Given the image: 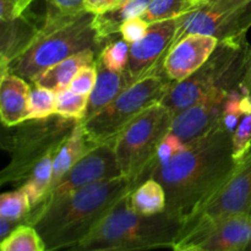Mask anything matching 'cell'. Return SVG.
I'll return each instance as SVG.
<instances>
[{
  "label": "cell",
  "mask_w": 251,
  "mask_h": 251,
  "mask_svg": "<svg viewBox=\"0 0 251 251\" xmlns=\"http://www.w3.org/2000/svg\"><path fill=\"white\" fill-rule=\"evenodd\" d=\"M174 85L163 66L135 81L113 102L95 115L81 120L88 141L92 145H114L117 137L139 117L157 103H162Z\"/></svg>",
  "instance_id": "obj_7"
},
{
  "label": "cell",
  "mask_w": 251,
  "mask_h": 251,
  "mask_svg": "<svg viewBox=\"0 0 251 251\" xmlns=\"http://www.w3.org/2000/svg\"><path fill=\"white\" fill-rule=\"evenodd\" d=\"M31 86L16 74L0 76V119L2 126H15L28 120Z\"/></svg>",
  "instance_id": "obj_16"
},
{
  "label": "cell",
  "mask_w": 251,
  "mask_h": 251,
  "mask_svg": "<svg viewBox=\"0 0 251 251\" xmlns=\"http://www.w3.org/2000/svg\"><path fill=\"white\" fill-rule=\"evenodd\" d=\"M93 17L86 10L64 14L47 7L42 26L26 49L10 61L9 73L31 82L39 73L74 54L87 49L100 54L104 44L93 27Z\"/></svg>",
  "instance_id": "obj_4"
},
{
  "label": "cell",
  "mask_w": 251,
  "mask_h": 251,
  "mask_svg": "<svg viewBox=\"0 0 251 251\" xmlns=\"http://www.w3.org/2000/svg\"><path fill=\"white\" fill-rule=\"evenodd\" d=\"M243 97V92L239 88L232 90L226 100L225 108L222 113V123L227 127L229 132H234L237 126L239 125L240 119L243 115L242 109H240V100Z\"/></svg>",
  "instance_id": "obj_31"
},
{
  "label": "cell",
  "mask_w": 251,
  "mask_h": 251,
  "mask_svg": "<svg viewBox=\"0 0 251 251\" xmlns=\"http://www.w3.org/2000/svg\"><path fill=\"white\" fill-rule=\"evenodd\" d=\"M90 96L74 92L70 88H65L56 92L55 114L64 118L82 120L85 118Z\"/></svg>",
  "instance_id": "obj_27"
},
{
  "label": "cell",
  "mask_w": 251,
  "mask_h": 251,
  "mask_svg": "<svg viewBox=\"0 0 251 251\" xmlns=\"http://www.w3.org/2000/svg\"><path fill=\"white\" fill-rule=\"evenodd\" d=\"M229 92L226 88L210 91L195 104L176 115L172 123V134L188 142L212 129L222 120L223 108Z\"/></svg>",
  "instance_id": "obj_14"
},
{
  "label": "cell",
  "mask_w": 251,
  "mask_h": 251,
  "mask_svg": "<svg viewBox=\"0 0 251 251\" xmlns=\"http://www.w3.org/2000/svg\"><path fill=\"white\" fill-rule=\"evenodd\" d=\"M96 82H97V65L95 63L82 66L70 82L69 88L74 92L90 96L95 88Z\"/></svg>",
  "instance_id": "obj_32"
},
{
  "label": "cell",
  "mask_w": 251,
  "mask_h": 251,
  "mask_svg": "<svg viewBox=\"0 0 251 251\" xmlns=\"http://www.w3.org/2000/svg\"><path fill=\"white\" fill-rule=\"evenodd\" d=\"M233 215L251 216V151L235 163L226 180L186 216L174 247L186 244L213 223Z\"/></svg>",
  "instance_id": "obj_9"
},
{
  "label": "cell",
  "mask_w": 251,
  "mask_h": 251,
  "mask_svg": "<svg viewBox=\"0 0 251 251\" xmlns=\"http://www.w3.org/2000/svg\"><path fill=\"white\" fill-rule=\"evenodd\" d=\"M239 90L242 91L244 95L251 96V49L249 51V55H248L244 76H243V80H242V83H240V86H239Z\"/></svg>",
  "instance_id": "obj_38"
},
{
  "label": "cell",
  "mask_w": 251,
  "mask_h": 251,
  "mask_svg": "<svg viewBox=\"0 0 251 251\" xmlns=\"http://www.w3.org/2000/svg\"><path fill=\"white\" fill-rule=\"evenodd\" d=\"M95 145L88 141L86 132L83 130L81 120L76 124L73 131L64 140L63 144L59 147L53 164V180H51L50 189L63 178L66 172L80 161ZM49 189V190H50Z\"/></svg>",
  "instance_id": "obj_21"
},
{
  "label": "cell",
  "mask_w": 251,
  "mask_h": 251,
  "mask_svg": "<svg viewBox=\"0 0 251 251\" xmlns=\"http://www.w3.org/2000/svg\"><path fill=\"white\" fill-rule=\"evenodd\" d=\"M178 29V19L150 24L146 34L130 44L127 73L134 81L163 66L168 49L173 44Z\"/></svg>",
  "instance_id": "obj_12"
},
{
  "label": "cell",
  "mask_w": 251,
  "mask_h": 251,
  "mask_svg": "<svg viewBox=\"0 0 251 251\" xmlns=\"http://www.w3.org/2000/svg\"><path fill=\"white\" fill-rule=\"evenodd\" d=\"M119 176L122 174L115 157L114 145H95L82 158H80L77 163L74 164L66 172L65 176L46 194L41 202L37 203L33 208L48 205L91 184Z\"/></svg>",
  "instance_id": "obj_11"
},
{
  "label": "cell",
  "mask_w": 251,
  "mask_h": 251,
  "mask_svg": "<svg viewBox=\"0 0 251 251\" xmlns=\"http://www.w3.org/2000/svg\"><path fill=\"white\" fill-rule=\"evenodd\" d=\"M186 244L206 251H251V216L233 215L213 223Z\"/></svg>",
  "instance_id": "obj_15"
},
{
  "label": "cell",
  "mask_w": 251,
  "mask_h": 251,
  "mask_svg": "<svg viewBox=\"0 0 251 251\" xmlns=\"http://www.w3.org/2000/svg\"><path fill=\"white\" fill-rule=\"evenodd\" d=\"M129 196L120 201L85 239L61 251L173 249L185 218L167 211L153 216L140 215L130 206Z\"/></svg>",
  "instance_id": "obj_3"
},
{
  "label": "cell",
  "mask_w": 251,
  "mask_h": 251,
  "mask_svg": "<svg viewBox=\"0 0 251 251\" xmlns=\"http://www.w3.org/2000/svg\"><path fill=\"white\" fill-rule=\"evenodd\" d=\"M78 122L55 114L44 119H28L15 126H2L1 147L10 153V162L0 173V183L21 185L42 158L58 152Z\"/></svg>",
  "instance_id": "obj_6"
},
{
  "label": "cell",
  "mask_w": 251,
  "mask_h": 251,
  "mask_svg": "<svg viewBox=\"0 0 251 251\" xmlns=\"http://www.w3.org/2000/svg\"><path fill=\"white\" fill-rule=\"evenodd\" d=\"M130 44L124 39L113 38L105 43L97 58L109 70L122 73L125 71L129 63Z\"/></svg>",
  "instance_id": "obj_28"
},
{
  "label": "cell",
  "mask_w": 251,
  "mask_h": 251,
  "mask_svg": "<svg viewBox=\"0 0 251 251\" xmlns=\"http://www.w3.org/2000/svg\"><path fill=\"white\" fill-rule=\"evenodd\" d=\"M0 251H47V248L36 228L22 223L1 239Z\"/></svg>",
  "instance_id": "obj_25"
},
{
  "label": "cell",
  "mask_w": 251,
  "mask_h": 251,
  "mask_svg": "<svg viewBox=\"0 0 251 251\" xmlns=\"http://www.w3.org/2000/svg\"><path fill=\"white\" fill-rule=\"evenodd\" d=\"M132 190L134 186L123 176L98 181L32 208L26 223L41 234L47 251L65 250L85 239Z\"/></svg>",
  "instance_id": "obj_2"
},
{
  "label": "cell",
  "mask_w": 251,
  "mask_h": 251,
  "mask_svg": "<svg viewBox=\"0 0 251 251\" xmlns=\"http://www.w3.org/2000/svg\"><path fill=\"white\" fill-rule=\"evenodd\" d=\"M202 1L203 0H151L141 17L149 24L178 19L199 9Z\"/></svg>",
  "instance_id": "obj_24"
},
{
  "label": "cell",
  "mask_w": 251,
  "mask_h": 251,
  "mask_svg": "<svg viewBox=\"0 0 251 251\" xmlns=\"http://www.w3.org/2000/svg\"><path fill=\"white\" fill-rule=\"evenodd\" d=\"M124 1H127V0H122V2H124ZM122 2H120V4H122ZM120 4H119V5H120Z\"/></svg>",
  "instance_id": "obj_41"
},
{
  "label": "cell",
  "mask_w": 251,
  "mask_h": 251,
  "mask_svg": "<svg viewBox=\"0 0 251 251\" xmlns=\"http://www.w3.org/2000/svg\"><path fill=\"white\" fill-rule=\"evenodd\" d=\"M150 24L142 17H132L120 26L119 34L129 44L136 43L146 34Z\"/></svg>",
  "instance_id": "obj_34"
},
{
  "label": "cell",
  "mask_w": 251,
  "mask_h": 251,
  "mask_svg": "<svg viewBox=\"0 0 251 251\" xmlns=\"http://www.w3.org/2000/svg\"><path fill=\"white\" fill-rule=\"evenodd\" d=\"M251 46L247 34L221 39L205 64L180 82H174L162 104L173 117L195 104L210 91L239 88Z\"/></svg>",
  "instance_id": "obj_5"
},
{
  "label": "cell",
  "mask_w": 251,
  "mask_h": 251,
  "mask_svg": "<svg viewBox=\"0 0 251 251\" xmlns=\"http://www.w3.org/2000/svg\"><path fill=\"white\" fill-rule=\"evenodd\" d=\"M55 153L47 154L44 158L37 163V166L32 169L26 180L21 184V188L26 191L31 201L32 208L41 202L42 199L46 196L50 189L51 180H53V164Z\"/></svg>",
  "instance_id": "obj_23"
},
{
  "label": "cell",
  "mask_w": 251,
  "mask_h": 251,
  "mask_svg": "<svg viewBox=\"0 0 251 251\" xmlns=\"http://www.w3.org/2000/svg\"><path fill=\"white\" fill-rule=\"evenodd\" d=\"M233 157L240 161L251 151V114L244 115L232 134Z\"/></svg>",
  "instance_id": "obj_30"
},
{
  "label": "cell",
  "mask_w": 251,
  "mask_h": 251,
  "mask_svg": "<svg viewBox=\"0 0 251 251\" xmlns=\"http://www.w3.org/2000/svg\"><path fill=\"white\" fill-rule=\"evenodd\" d=\"M122 2V0H86L85 10L90 14L100 15L114 9Z\"/></svg>",
  "instance_id": "obj_37"
},
{
  "label": "cell",
  "mask_w": 251,
  "mask_h": 251,
  "mask_svg": "<svg viewBox=\"0 0 251 251\" xmlns=\"http://www.w3.org/2000/svg\"><path fill=\"white\" fill-rule=\"evenodd\" d=\"M56 92L46 87L34 86L28 102V119H44L55 115Z\"/></svg>",
  "instance_id": "obj_29"
},
{
  "label": "cell",
  "mask_w": 251,
  "mask_h": 251,
  "mask_svg": "<svg viewBox=\"0 0 251 251\" xmlns=\"http://www.w3.org/2000/svg\"><path fill=\"white\" fill-rule=\"evenodd\" d=\"M32 211L31 201L26 191L17 186L16 190L7 191L0 196V217L16 225L26 223Z\"/></svg>",
  "instance_id": "obj_26"
},
{
  "label": "cell",
  "mask_w": 251,
  "mask_h": 251,
  "mask_svg": "<svg viewBox=\"0 0 251 251\" xmlns=\"http://www.w3.org/2000/svg\"><path fill=\"white\" fill-rule=\"evenodd\" d=\"M129 202L140 215H158L166 211V193L156 179L149 178L131 191Z\"/></svg>",
  "instance_id": "obj_22"
},
{
  "label": "cell",
  "mask_w": 251,
  "mask_h": 251,
  "mask_svg": "<svg viewBox=\"0 0 251 251\" xmlns=\"http://www.w3.org/2000/svg\"><path fill=\"white\" fill-rule=\"evenodd\" d=\"M47 7L64 12V14H76L85 11L86 0H46Z\"/></svg>",
  "instance_id": "obj_36"
},
{
  "label": "cell",
  "mask_w": 251,
  "mask_h": 251,
  "mask_svg": "<svg viewBox=\"0 0 251 251\" xmlns=\"http://www.w3.org/2000/svg\"><path fill=\"white\" fill-rule=\"evenodd\" d=\"M96 65H97V82L88 98L87 109L82 120L88 119L107 107L120 93L124 92L129 86L135 82L127 70L122 73L109 70L100 63L98 58L96 59Z\"/></svg>",
  "instance_id": "obj_18"
},
{
  "label": "cell",
  "mask_w": 251,
  "mask_h": 251,
  "mask_svg": "<svg viewBox=\"0 0 251 251\" xmlns=\"http://www.w3.org/2000/svg\"><path fill=\"white\" fill-rule=\"evenodd\" d=\"M251 27V0H203L199 9L178 17L173 44L190 33L213 36L221 41L245 36Z\"/></svg>",
  "instance_id": "obj_10"
},
{
  "label": "cell",
  "mask_w": 251,
  "mask_h": 251,
  "mask_svg": "<svg viewBox=\"0 0 251 251\" xmlns=\"http://www.w3.org/2000/svg\"><path fill=\"white\" fill-rule=\"evenodd\" d=\"M97 55V51L92 49L74 54L39 73L31 81V83L33 86L53 90L54 92L65 90V88H69L70 82L82 66L96 63Z\"/></svg>",
  "instance_id": "obj_19"
},
{
  "label": "cell",
  "mask_w": 251,
  "mask_h": 251,
  "mask_svg": "<svg viewBox=\"0 0 251 251\" xmlns=\"http://www.w3.org/2000/svg\"><path fill=\"white\" fill-rule=\"evenodd\" d=\"M150 2L151 0H127L109 11L95 15L93 27L100 42L105 46L108 41L115 38V36L119 34L120 26L126 20L141 17L149 7Z\"/></svg>",
  "instance_id": "obj_20"
},
{
  "label": "cell",
  "mask_w": 251,
  "mask_h": 251,
  "mask_svg": "<svg viewBox=\"0 0 251 251\" xmlns=\"http://www.w3.org/2000/svg\"><path fill=\"white\" fill-rule=\"evenodd\" d=\"M232 132L221 120L201 136L185 142L183 150L151 178L166 193V211L185 218L208 198L234 168Z\"/></svg>",
  "instance_id": "obj_1"
},
{
  "label": "cell",
  "mask_w": 251,
  "mask_h": 251,
  "mask_svg": "<svg viewBox=\"0 0 251 251\" xmlns=\"http://www.w3.org/2000/svg\"><path fill=\"white\" fill-rule=\"evenodd\" d=\"M43 17L41 20L33 16L28 11L15 19L1 21L0 27V60L10 63L16 58L32 39L42 26Z\"/></svg>",
  "instance_id": "obj_17"
},
{
  "label": "cell",
  "mask_w": 251,
  "mask_h": 251,
  "mask_svg": "<svg viewBox=\"0 0 251 251\" xmlns=\"http://www.w3.org/2000/svg\"><path fill=\"white\" fill-rule=\"evenodd\" d=\"M174 251H206L198 244H184L173 248Z\"/></svg>",
  "instance_id": "obj_40"
},
{
  "label": "cell",
  "mask_w": 251,
  "mask_h": 251,
  "mask_svg": "<svg viewBox=\"0 0 251 251\" xmlns=\"http://www.w3.org/2000/svg\"><path fill=\"white\" fill-rule=\"evenodd\" d=\"M34 0H0V21L21 16Z\"/></svg>",
  "instance_id": "obj_35"
},
{
  "label": "cell",
  "mask_w": 251,
  "mask_h": 251,
  "mask_svg": "<svg viewBox=\"0 0 251 251\" xmlns=\"http://www.w3.org/2000/svg\"><path fill=\"white\" fill-rule=\"evenodd\" d=\"M19 226L20 225L12 223V222H10V221L5 220V218L0 217V238H1V239L6 238L7 235H9L10 233L15 229V228L19 227Z\"/></svg>",
  "instance_id": "obj_39"
},
{
  "label": "cell",
  "mask_w": 251,
  "mask_h": 251,
  "mask_svg": "<svg viewBox=\"0 0 251 251\" xmlns=\"http://www.w3.org/2000/svg\"><path fill=\"white\" fill-rule=\"evenodd\" d=\"M173 114L162 103H157L140 114L114 142L120 174L134 186L151 178L157 150L171 132Z\"/></svg>",
  "instance_id": "obj_8"
},
{
  "label": "cell",
  "mask_w": 251,
  "mask_h": 251,
  "mask_svg": "<svg viewBox=\"0 0 251 251\" xmlns=\"http://www.w3.org/2000/svg\"><path fill=\"white\" fill-rule=\"evenodd\" d=\"M213 36L190 33L184 36L168 49L163 69L169 80L180 82L207 61L218 44Z\"/></svg>",
  "instance_id": "obj_13"
},
{
  "label": "cell",
  "mask_w": 251,
  "mask_h": 251,
  "mask_svg": "<svg viewBox=\"0 0 251 251\" xmlns=\"http://www.w3.org/2000/svg\"><path fill=\"white\" fill-rule=\"evenodd\" d=\"M184 145H185V142H184L180 137L176 136V135L172 134V132L166 135L164 139L161 141V144H159L158 150H157L154 168L171 161L178 152H180L181 150H183Z\"/></svg>",
  "instance_id": "obj_33"
}]
</instances>
